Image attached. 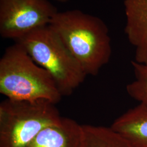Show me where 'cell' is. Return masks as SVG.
Masks as SVG:
<instances>
[{"label": "cell", "instance_id": "6", "mask_svg": "<svg viewBox=\"0 0 147 147\" xmlns=\"http://www.w3.org/2000/svg\"><path fill=\"white\" fill-rule=\"evenodd\" d=\"M125 33L135 48V61L147 64V0H124Z\"/></svg>", "mask_w": 147, "mask_h": 147}, {"label": "cell", "instance_id": "4", "mask_svg": "<svg viewBox=\"0 0 147 147\" xmlns=\"http://www.w3.org/2000/svg\"><path fill=\"white\" fill-rule=\"evenodd\" d=\"M47 100L7 99L0 104V147H27L47 126L62 118Z\"/></svg>", "mask_w": 147, "mask_h": 147}, {"label": "cell", "instance_id": "9", "mask_svg": "<svg viewBox=\"0 0 147 147\" xmlns=\"http://www.w3.org/2000/svg\"><path fill=\"white\" fill-rule=\"evenodd\" d=\"M81 147H135L111 127L82 125Z\"/></svg>", "mask_w": 147, "mask_h": 147}, {"label": "cell", "instance_id": "10", "mask_svg": "<svg viewBox=\"0 0 147 147\" xmlns=\"http://www.w3.org/2000/svg\"><path fill=\"white\" fill-rule=\"evenodd\" d=\"M134 80L126 86V92L132 99L147 107V64L131 62Z\"/></svg>", "mask_w": 147, "mask_h": 147}, {"label": "cell", "instance_id": "1", "mask_svg": "<svg viewBox=\"0 0 147 147\" xmlns=\"http://www.w3.org/2000/svg\"><path fill=\"white\" fill-rule=\"evenodd\" d=\"M49 26L87 75H96L109 62L112 54L109 31L99 17L76 9L58 11Z\"/></svg>", "mask_w": 147, "mask_h": 147}, {"label": "cell", "instance_id": "2", "mask_svg": "<svg viewBox=\"0 0 147 147\" xmlns=\"http://www.w3.org/2000/svg\"><path fill=\"white\" fill-rule=\"evenodd\" d=\"M0 93L11 100H47L55 104L62 96L52 76L16 42L0 59Z\"/></svg>", "mask_w": 147, "mask_h": 147}, {"label": "cell", "instance_id": "7", "mask_svg": "<svg viewBox=\"0 0 147 147\" xmlns=\"http://www.w3.org/2000/svg\"><path fill=\"white\" fill-rule=\"evenodd\" d=\"M82 125L70 118L42 129L27 147H81Z\"/></svg>", "mask_w": 147, "mask_h": 147}, {"label": "cell", "instance_id": "8", "mask_svg": "<svg viewBox=\"0 0 147 147\" xmlns=\"http://www.w3.org/2000/svg\"><path fill=\"white\" fill-rule=\"evenodd\" d=\"M111 127L135 147H147V107L142 104L116 118Z\"/></svg>", "mask_w": 147, "mask_h": 147}, {"label": "cell", "instance_id": "5", "mask_svg": "<svg viewBox=\"0 0 147 147\" xmlns=\"http://www.w3.org/2000/svg\"><path fill=\"white\" fill-rule=\"evenodd\" d=\"M57 12L48 0H0V34L16 41L49 26Z\"/></svg>", "mask_w": 147, "mask_h": 147}, {"label": "cell", "instance_id": "11", "mask_svg": "<svg viewBox=\"0 0 147 147\" xmlns=\"http://www.w3.org/2000/svg\"><path fill=\"white\" fill-rule=\"evenodd\" d=\"M57 1H59V2H66V1H67L68 0H57Z\"/></svg>", "mask_w": 147, "mask_h": 147}, {"label": "cell", "instance_id": "3", "mask_svg": "<svg viewBox=\"0 0 147 147\" xmlns=\"http://www.w3.org/2000/svg\"><path fill=\"white\" fill-rule=\"evenodd\" d=\"M16 42L35 63L52 76L62 96L71 94L87 76L60 38L49 26Z\"/></svg>", "mask_w": 147, "mask_h": 147}]
</instances>
